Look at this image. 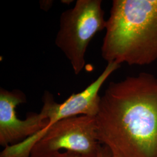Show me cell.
I'll return each instance as SVG.
<instances>
[{"instance_id":"1","label":"cell","mask_w":157,"mask_h":157,"mask_svg":"<svg viewBox=\"0 0 157 157\" xmlns=\"http://www.w3.org/2000/svg\"><path fill=\"white\" fill-rule=\"evenodd\" d=\"M112 157H157V78L141 72L108 85L95 116Z\"/></svg>"},{"instance_id":"2","label":"cell","mask_w":157,"mask_h":157,"mask_svg":"<svg viewBox=\"0 0 157 157\" xmlns=\"http://www.w3.org/2000/svg\"><path fill=\"white\" fill-rule=\"evenodd\" d=\"M105 30L101 55L108 63L157 60V0H113Z\"/></svg>"},{"instance_id":"3","label":"cell","mask_w":157,"mask_h":157,"mask_svg":"<svg viewBox=\"0 0 157 157\" xmlns=\"http://www.w3.org/2000/svg\"><path fill=\"white\" fill-rule=\"evenodd\" d=\"M101 144L94 117L79 115L58 121L13 146L1 157H46L64 149L85 157H97Z\"/></svg>"},{"instance_id":"4","label":"cell","mask_w":157,"mask_h":157,"mask_svg":"<svg viewBox=\"0 0 157 157\" xmlns=\"http://www.w3.org/2000/svg\"><path fill=\"white\" fill-rule=\"evenodd\" d=\"M106 25L101 0H78L72 8L62 12L56 44L69 61L76 75L84 68L90 41Z\"/></svg>"},{"instance_id":"5","label":"cell","mask_w":157,"mask_h":157,"mask_svg":"<svg viewBox=\"0 0 157 157\" xmlns=\"http://www.w3.org/2000/svg\"><path fill=\"white\" fill-rule=\"evenodd\" d=\"M26 101L21 90L0 89V144L13 146L46 128L49 121L43 112L33 113L25 120L17 117V106Z\"/></svg>"},{"instance_id":"6","label":"cell","mask_w":157,"mask_h":157,"mask_svg":"<svg viewBox=\"0 0 157 157\" xmlns=\"http://www.w3.org/2000/svg\"><path fill=\"white\" fill-rule=\"evenodd\" d=\"M120 67L121 65L117 63H108L103 72L93 82L81 92L71 95L61 104L56 102L53 95L45 91L41 111L49 121L47 127L65 118L79 115L95 117L101 100L99 91L110 75Z\"/></svg>"},{"instance_id":"7","label":"cell","mask_w":157,"mask_h":157,"mask_svg":"<svg viewBox=\"0 0 157 157\" xmlns=\"http://www.w3.org/2000/svg\"><path fill=\"white\" fill-rule=\"evenodd\" d=\"M46 157H85L82 155H80L78 154L72 152L66 151L56 152L55 153H53L50 155Z\"/></svg>"},{"instance_id":"8","label":"cell","mask_w":157,"mask_h":157,"mask_svg":"<svg viewBox=\"0 0 157 157\" xmlns=\"http://www.w3.org/2000/svg\"><path fill=\"white\" fill-rule=\"evenodd\" d=\"M97 157H112V155L107 147L101 145L98 151Z\"/></svg>"}]
</instances>
